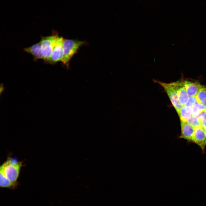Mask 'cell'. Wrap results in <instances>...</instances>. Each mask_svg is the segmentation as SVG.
<instances>
[{
  "label": "cell",
  "mask_w": 206,
  "mask_h": 206,
  "mask_svg": "<svg viewBox=\"0 0 206 206\" xmlns=\"http://www.w3.org/2000/svg\"><path fill=\"white\" fill-rule=\"evenodd\" d=\"M181 121L186 122L187 118L192 115V107L183 106L177 113Z\"/></svg>",
  "instance_id": "obj_11"
},
{
  "label": "cell",
  "mask_w": 206,
  "mask_h": 206,
  "mask_svg": "<svg viewBox=\"0 0 206 206\" xmlns=\"http://www.w3.org/2000/svg\"><path fill=\"white\" fill-rule=\"evenodd\" d=\"M195 97H189L188 101L186 105L192 107L194 105L197 103Z\"/></svg>",
  "instance_id": "obj_16"
},
{
  "label": "cell",
  "mask_w": 206,
  "mask_h": 206,
  "mask_svg": "<svg viewBox=\"0 0 206 206\" xmlns=\"http://www.w3.org/2000/svg\"><path fill=\"white\" fill-rule=\"evenodd\" d=\"M24 51L32 55L35 60L42 59L40 42L25 48Z\"/></svg>",
  "instance_id": "obj_10"
},
{
  "label": "cell",
  "mask_w": 206,
  "mask_h": 206,
  "mask_svg": "<svg viewBox=\"0 0 206 206\" xmlns=\"http://www.w3.org/2000/svg\"><path fill=\"white\" fill-rule=\"evenodd\" d=\"M84 42L74 40L64 39L63 43L64 56L62 61L64 64L68 65L69 62Z\"/></svg>",
  "instance_id": "obj_2"
},
{
  "label": "cell",
  "mask_w": 206,
  "mask_h": 206,
  "mask_svg": "<svg viewBox=\"0 0 206 206\" xmlns=\"http://www.w3.org/2000/svg\"><path fill=\"white\" fill-rule=\"evenodd\" d=\"M201 127L206 132V119L202 122Z\"/></svg>",
  "instance_id": "obj_18"
},
{
  "label": "cell",
  "mask_w": 206,
  "mask_h": 206,
  "mask_svg": "<svg viewBox=\"0 0 206 206\" xmlns=\"http://www.w3.org/2000/svg\"><path fill=\"white\" fill-rule=\"evenodd\" d=\"M186 122L194 127L201 126L202 122L197 116L191 115L189 117Z\"/></svg>",
  "instance_id": "obj_15"
},
{
  "label": "cell",
  "mask_w": 206,
  "mask_h": 206,
  "mask_svg": "<svg viewBox=\"0 0 206 206\" xmlns=\"http://www.w3.org/2000/svg\"><path fill=\"white\" fill-rule=\"evenodd\" d=\"M206 111V106L197 102L192 107V115L197 116L202 112Z\"/></svg>",
  "instance_id": "obj_14"
},
{
  "label": "cell",
  "mask_w": 206,
  "mask_h": 206,
  "mask_svg": "<svg viewBox=\"0 0 206 206\" xmlns=\"http://www.w3.org/2000/svg\"><path fill=\"white\" fill-rule=\"evenodd\" d=\"M195 97L197 102L206 106V86H203Z\"/></svg>",
  "instance_id": "obj_12"
},
{
  "label": "cell",
  "mask_w": 206,
  "mask_h": 206,
  "mask_svg": "<svg viewBox=\"0 0 206 206\" xmlns=\"http://www.w3.org/2000/svg\"><path fill=\"white\" fill-rule=\"evenodd\" d=\"M197 117L202 123L206 119V111L201 112L197 116Z\"/></svg>",
  "instance_id": "obj_17"
},
{
  "label": "cell",
  "mask_w": 206,
  "mask_h": 206,
  "mask_svg": "<svg viewBox=\"0 0 206 206\" xmlns=\"http://www.w3.org/2000/svg\"><path fill=\"white\" fill-rule=\"evenodd\" d=\"M181 134L179 137L180 138L185 140L191 142L195 128L186 122L181 121Z\"/></svg>",
  "instance_id": "obj_8"
},
{
  "label": "cell",
  "mask_w": 206,
  "mask_h": 206,
  "mask_svg": "<svg viewBox=\"0 0 206 206\" xmlns=\"http://www.w3.org/2000/svg\"><path fill=\"white\" fill-rule=\"evenodd\" d=\"M183 82L189 97H195L203 86L197 81L185 80Z\"/></svg>",
  "instance_id": "obj_9"
},
{
  "label": "cell",
  "mask_w": 206,
  "mask_h": 206,
  "mask_svg": "<svg viewBox=\"0 0 206 206\" xmlns=\"http://www.w3.org/2000/svg\"><path fill=\"white\" fill-rule=\"evenodd\" d=\"M17 183L12 182L2 174L0 173V186L2 187H14Z\"/></svg>",
  "instance_id": "obj_13"
},
{
  "label": "cell",
  "mask_w": 206,
  "mask_h": 206,
  "mask_svg": "<svg viewBox=\"0 0 206 206\" xmlns=\"http://www.w3.org/2000/svg\"><path fill=\"white\" fill-rule=\"evenodd\" d=\"M22 162L15 159L9 158L0 167V173L10 181L16 183Z\"/></svg>",
  "instance_id": "obj_1"
},
{
  "label": "cell",
  "mask_w": 206,
  "mask_h": 206,
  "mask_svg": "<svg viewBox=\"0 0 206 206\" xmlns=\"http://www.w3.org/2000/svg\"><path fill=\"white\" fill-rule=\"evenodd\" d=\"M154 81L163 87L177 113L183 106L179 101L173 82L167 83L156 80Z\"/></svg>",
  "instance_id": "obj_4"
},
{
  "label": "cell",
  "mask_w": 206,
  "mask_h": 206,
  "mask_svg": "<svg viewBox=\"0 0 206 206\" xmlns=\"http://www.w3.org/2000/svg\"><path fill=\"white\" fill-rule=\"evenodd\" d=\"M64 39L62 37H58L48 63L54 64L60 61L62 62L64 56L63 43Z\"/></svg>",
  "instance_id": "obj_5"
},
{
  "label": "cell",
  "mask_w": 206,
  "mask_h": 206,
  "mask_svg": "<svg viewBox=\"0 0 206 206\" xmlns=\"http://www.w3.org/2000/svg\"><path fill=\"white\" fill-rule=\"evenodd\" d=\"M4 89H5V88L4 86L2 84H1V86H0V94L1 95V94L3 92Z\"/></svg>",
  "instance_id": "obj_19"
},
{
  "label": "cell",
  "mask_w": 206,
  "mask_h": 206,
  "mask_svg": "<svg viewBox=\"0 0 206 206\" xmlns=\"http://www.w3.org/2000/svg\"><path fill=\"white\" fill-rule=\"evenodd\" d=\"M173 83L179 102L183 106L186 105L189 96L184 85L183 81H178Z\"/></svg>",
  "instance_id": "obj_7"
},
{
  "label": "cell",
  "mask_w": 206,
  "mask_h": 206,
  "mask_svg": "<svg viewBox=\"0 0 206 206\" xmlns=\"http://www.w3.org/2000/svg\"><path fill=\"white\" fill-rule=\"evenodd\" d=\"M191 142L197 145L204 153L206 146V132L201 126L195 128Z\"/></svg>",
  "instance_id": "obj_6"
},
{
  "label": "cell",
  "mask_w": 206,
  "mask_h": 206,
  "mask_svg": "<svg viewBox=\"0 0 206 206\" xmlns=\"http://www.w3.org/2000/svg\"><path fill=\"white\" fill-rule=\"evenodd\" d=\"M58 36L57 35H54L41 37L40 42L42 59L46 62L49 60Z\"/></svg>",
  "instance_id": "obj_3"
}]
</instances>
